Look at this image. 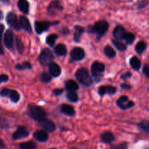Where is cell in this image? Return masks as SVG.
Listing matches in <instances>:
<instances>
[{
    "label": "cell",
    "mask_w": 149,
    "mask_h": 149,
    "mask_svg": "<svg viewBox=\"0 0 149 149\" xmlns=\"http://www.w3.org/2000/svg\"><path fill=\"white\" fill-rule=\"evenodd\" d=\"M109 24L106 20H99L96 22L93 26H89L87 28V31L90 33H96L97 38L99 40L108 31Z\"/></svg>",
    "instance_id": "1"
},
{
    "label": "cell",
    "mask_w": 149,
    "mask_h": 149,
    "mask_svg": "<svg viewBox=\"0 0 149 149\" xmlns=\"http://www.w3.org/2000/svg\"><path fill=\"white\" fill-rule=\"evenodd\" d=\"M29 115L34 120L41 122L47 119V113L40 106L36 105H30L29 106Z\"/></svg>",
    "instance_id": "2"
},
{
    "label": "cell",
    "mask_w": 149,
    "mask_h": 149,
    "mask_svg": "<svg viewBox=\"0 0 149 149\" xmlns=\"http://www.w3.org/2000/svg\"><path fill=\"white\" fill-rule=\"evenodd\" d=\"M75 77L77 81L85 87H90L93 82L89 71L85 68H79L75 73Z\"/></svg>",
    "instance_id": "3"
},
{
    "label": "cell",
    "mask_w": 149,
    "mask_h": 149,
    "mask_svg": "<svg viewBox=\"0 0 149 149\" xmlns=\"http://www.w3.org/2000/svg\"><path fill=\"white\" fill-rule=\"evenodd\" d=\"M91 74L93 79L96 81H100L103 76V73L105 72V66L103 63L98 61H95L91 65Z\"/></svg>",
    "instance_id": "4"
},
{
    "label": "cell",
    "mask_w": 149,
    "mask_h": 149,
    "mask_svg": "<svg viewBox=\"0 0 149 149\" xmlns=\"http://www.w3.org/2000/svg\"><path fill=\"white\" fill-rule=\"evenodd\" d=\"M54 60V56L51 50L48 48H45L42 50L38 58L39 63L42 65H49Z\"/></svg>",
    "instance_id": "5"
},
{
    "label": "cell",
    "mask_w": 149,
    "mask_h": 149,
    "mask_svg": "<svg viewBox=\"0 0 149 149\" xmlns=\"http://www.w3.org/2000/svg\"><path fill=\"white\" fill-rule=\"evenodd\" d=\"M58 21L55 22H48V21H36L34 23L35 31L37 34H41L44 31L48 30L49 27L53 25L58 24Z\"/></svg>",
    "instance_id": "6"
},
{
    "label": "cell",
    "mask_w": 149,
    "mask_h": 149,
    "mask_svg": "<svg viewBox=\"0 0 149 149\" xmlns=\"http://www.w3.org/2000/svg\"><path fill=\"white\" fill-rule=\"evenodd\" d=\"M6 21L9 25V26L16 31H20L21 27L20 25V21L18 20V17L16 15L13 13H9L6 17Z\"/></svg>",
    "instance_id": "7"
},
{
    "label": "cell",
    "mask_w": 149,
    "mask_h": 149,
    "mask_svg": "<svg viewBox=\"0 0 149 149\" xmlns=\"http://www.w3.org/2000/svg\"><path fill=\"white\" fill-rule=\"evenodd\" d=\"M116 105L121 109V110H127L134 106V102L130 100L129 97L126 95L121 96L116 100Z\"/></svg>",
    "instance_id": "8"
},
{
    "label": "cell",
    "mask_w": 149,
    "mask_h": 149,
    "mask_svg": "<svg viewBox=\"0 0 149 149\" xmlns=\"http://www.w3.org/2000/svg\"><path fill=\"white\" fill-rule=\"evenodd\" d=\"M29 135V132L27 130V128L25 127L20 126L18 127L15 132L13 134V139L14 141H18V140L23 139V138H27Z\"/></svg>",
    "instance_id": "9"
},
{
    "label": "cell",
    "mask_w": 149,
    "mask_h": 149,
    "mask_svg": "<svg viewBox=\"0 0 149 149\" xmlns=\"http://www.w3.org/2000/svg\"><path fill=\"white\" fill-rule=\"evenodd\" d=\"M14 34H13V31L8 29L6 31L4 35V46L8 49H12L14 46Z\"/></svg>",
    "instance_id": "10"
},
{
    "label": "cell",
    "mask_w": 149,
    "mask_h": 149,
    "mask_svg": "<svg viewBox=\"0 0 149 149\" xmlns=\"http://www.w3.org/2000/svg\"><path fill=\"white\" fill-rule=\"evenodd\" d=\"M70 57L74 61H82L85 58V51L81 47H74L70 52Z\"/></svg>",
    "instance_id": "11"
},
{
    "label": "cell",
    "mask_w": 149,
    "mask_h": 149,
    "mask_svg": "<svg viewBox=\"0 0 149 149\" xmlns=\"http://www.w3.org/2000/svg\"><path fill=\"white\" fill-rule=\"evenodd\" d=\"M116 87L111 85L101 86L98 89V93L100 96H104L105 95H114L116 93Z\"/></svg>",
    "instance_id": "12"
},
{
    "label": "cell",
    "mask_w": 149,
    "mask_h": 149,
    "mask_svg": "<svg viewBox=\"0 0 149 149\" xmlns=\"http://www.w3.org/2000/svg\"><path fill=\"white\" fill-rule=\"evenodd\" d=\"M39 126L42 128H43L45 131L49 132H54L56 130V127L55 124L52 121L47 119L39 122Z\"/></svg>",
    "instance_id": "13"
},
{
    "label": "cell",
    "mask_w": 149,
    "mask_h": 149,
    "mask_svg": "<svg viewBox=\"0 0 149 149\" xmlns=\"http://www.w3.org/2000/svg\"><path fill=\"white\" fill-rule=\"evenodd\" d=\"M34 138H35V140H37V141L40 143H44L46 142L47 141L49 138L48 136V134L47 132V131H45V130H37L34 133L33 135Z\"/></svg>",
    "instance_id": "14"
},
{
    "label": "cell",
    "mask_w": 149,
    "mask_h": 149,
    "mask_svg": "<svg viewBox=\"0 0 149 149\" xmlns=\"http://www.w3.org/2000/svg\"><path fill=\"white\" fill-rule=\"evenodd\" d=\"M49 73L53 77H59L61 73V67L56 63H51L49 64Z\"/></svg>",
    "instance_id": "15"
},
{
    "label": "cell",
    "mask_w": 149,
    "mask_h": 149,
    "mask_svg": "<svg viewBox=\"0 0 149 149\" xmlns=\"http://www.w3.org/2000/svg\"><path fill=\"white\" fill-rule=\"evenodd\" d=\"M126 32L127 31H126L124 26H121V25H118L114 29L113 31H112V35H113L115 39L120 40V39H123V37H124Z\"/></svg>",
    "instance_id": "16"
},
{
    "label": "cell",
    "mask_w": 149,
    "mask_h": 149,
    "mask_svg": "<svg viewBox=\"0 0 149 149\" xmlns=\"http://www.w3.org/2000/svg\"><path fill=\"white\" fill-rule=\"evenodd\" d=\"M18 7L23 14L28 15L29 13V4L27 0H18Z\"/></svg>",
    "instance_id": "17"
},
{
    "label": "cell",
    "mask_w": 149,
    "mask_h": 149,
    "mask_svg": "<svg viewBox=\"0 0 149 149\" xmlns=\"http://www.w3.org/2000/svg\"><path fill=\"white\" fill-rule=\"evenodd\" d=\"M20 27L24 29L26 31L29 32V33H32V32L30 22L28 20L27 17H26L25 16H21L20 17Z\"/></svg>",
    "instance_id": "18"
},
{
    "label": "cell",
    "mask_w": 149,
    "mask_h": 149,
    "mask_svg": "<svg viewBox=\"0 0 149 149\" xmlns=\"http://www.w3.org/2000/svg\"><path fill=\"white\" fill-rule=\"evenodd\" d=\"M74 35H73V39L75 42H80V37L83 32L85 31V29L80 26H74Z\"/></svg>",
    "instance_id": "19"
},
{
    "label": "cell",
    "mask_w": 149,
    "mask_h": 149,
    "mask_svg": "<svg viewBox=\"0 0 149 149\" xmlns=\"http://www.w3.org/2000/svg\"><path fill=\"white\" fill-rule=\"evenodd\" d=\"M62 9L63 7L60 4L59 1L58 0H54V1H51V4L48 6V11L51 14H53V13H54L57 10H61Z\"/></svg>",
    "instance_id": "20"
},
{
    "label": "cell",
    "mask_w": 149,
    "mask_h": 149,
    "mask_svg": "<svg viewBox=\"0 0 149 149\" xmlns=\"http://www.w3.org/2000/svg\"><path fill=\"white\" fill-rule=\"evenodd\" d=\"M115 140L114 135L110 132H105L101 135V141L104 143L110 144Z\"/></svg>",
    "instance_id": "21"
},
{
    "label": "cell",
    "mask_w": 149,
    "mask_h": 149,
    "mask_svg": "<svg viewBox=\"0 0 149 149\" xmlns=\"http://www.w3.org/2000/svg\"><path fill=\"white\" fill-rule=\"evenodd\" d=\"M61 111L63 113L67 115V116H74V113H75L74 108H73L72 106H70V105H67V104L61 105Z\"/></svg>",
    "instance_id": "22"
},
{
    "label": "cell",
    "mask_w": 149,
    "mask_h": 149,
    "mask_svg": "<svg viewBox=\"0 0 149 149\" xmlns=\"http://www.w3.org/2000/svg\"><path fill=\"white\" fill-rule=\"evenodd\" d=\"M54 52L58 56H65L67 53V47L63 44H58L54 48Z\"/></svg>",
    "instance_id": "23"
},
{
    "label": "cell",
    "mask_w": 149,
    "mask_h": 149,
    "mask_svg": "<svg viewBox=\"0 0 149 149\" xmlns=\"http://www.w3.org/2000/svg\"><path fill=\"white\" fill-rule=\"evenodd\" d=\"M65 88L68 92L76 91L79 88V86L74 80H68L65 82Z\"/></svg>",
    "instance_id": "24"
},
{
    "label": "cell",
    "mask_w": 149,
    "mask_h": 149,
    "mask_svg": "<svg viewBox=\"0 0 149 149\" xmlns=\"http://www.w3.org/2000/svg\"><path fill=\"white\" fill-rule=\"evenodd\" d=\"M19 149H36L37 144L32 141L20 143L18 145Z\"/></svg>",
    "instance_id": "25"
},
{
    "label": "cell",
    "mask_w": 149,
    "mask_h": 149,
    "mask_svg": "<svg viewBox=\"0 0 149 149\" xmlns=\"http://www.w3.org/2000/svg\"><path fill=\"white\" fill-rule=\"evenodd\" d=\"M129 64L130 65H131V68L134 70H135V71L140 70V67H141V63H140V61L136 56H133L132 58L130 59Z\"/></svg>",
    "instance_id": "26"
},
{
    "label": "cell",
    "mask_w": 149,
    "mask_h": 149,
    "mask_svg": "<svg viewBox=\"0 0 149 149\" xmlns=\"http://www.w3.org/2000/svg\"><path fill=\"white\" fill-rule=\"evenodd\" d=\"M7 97H10V99L13 103H16L20 100V94L17 91H15V90H10Z\"/></svg>",
    "instance_id": "27"
},
{
    "label": "cell",
    "mask_w": 149,
    "mask_h": 149,
    "mask_svg": "<svg viewBox=\"0 0 149 149\" xmlns=\"http://www.w3.org/2000/svg\"><path fill=\"white\" fill-rule=\"evenodd\" d=\"M104 52H105V55L109 58H113L116 55L115 51L110 45H107V46L105 47V48H104Z\"/></svg>",
    "instance_id": "28"
},
{
    "label": "cell",
    "mask_w": 149,
    "mask_h": 149,
    "mask_svg": "<svg viewBox=\"0 0 149 149\" xmlns=\"http://www.w3.org/2000/svg\"><path fill=\"white\" fill-rule=\"evenodd\" d=\"M138 127L140 128V130L143 131V132L149 135V121L148 120H143L140 122V123L137 125Z\"/></svg>",
    "instance_id": "29"
},
{
    "label": "cell",
    "mask_w": 149,
    "mask_h": 149,
    "mask_svg": "<svg viewBox=\"0 0 149 149\" xmlns=\"http://www.w3.org/2000/svg\"><path fill=\"white\" fill-rule=\"evenodd\" d=\"M134 39H135V35L132 33H129V32H126L123 37V40L125 41L127 45H131Z\"/></svg>",
    "instance_id": "30"
},
{
    "label": "cell",
    "mask_w": 149,
    "mask_h": 149,
    "mask_svg": "<svg viewBox=\"0 0 149 149\" xmlns=\"http://www.w3.org/2000/svg\"><path fill=\"white\" fill-rule=\"evenodd\" d=\"M67 99L71 103H76L78 100V95L75 91H71L68 92L67 94Z\"/></svg>",
    "instance_id": "31"
},
{
    "label": "cell",
    "mask_w": 149,
    "mask_h": 149,
    "mask_svg": "<svg viewBox=\"0 0 149 149\" xmlns=\"http://www.w3.org/2000/svg\"><path fill=\"white\" fill-rule=\"evenodd\" d=\"M112 43L118 50L125 51L126 49H127V46H126L124 43H122V42H120L119 40H118V39H112Z\"/></svg>",
    "instance_id": "32"
},
{
    "label": "cell",
    "mask_w": 149,
    "mask_h": 149,
    "mask_svg": "<svg viewBox=\"0 0 149 149\" xmlns=\"http://www.w3.org/2000/svg\"><path fill=\"white\" fill-rule=\"evenodd\" d=\"M146 47H147V45H146L145 42H139L135 46V50L138 54H141L145 50Z\"/></svg>",
    "instance_id": "33"
},
{
    "label": "cell",
    "mask_w": 149,
    "mask_h": 149,
    "mask_svg": "<svg viewBox=\"0 0 149 149\" xmlns=\"http://www.w3.org/2000/svg\"><path fill=\"white\" fill-rule=\"evenodd\" d=\"M40 81L43 83H48L51 81V75L47 72H42L39 77Z\"/></svg>",
    "instance_id": "34"
},
{
    "label": "cell",
    "mask_w": 149,
    "mask_h": 149,
    "mask_svg": "<svg viewBox=\"0 0 149 149\" xmlns=\"http://www.w3.org/2000/svg\"><path fill=\"white\" fill-rule=\"evenodd\" d=\"M58 39V36L56 34H51L49 36H47L46 38V43L48 44L49 46L53 47L55 44L56 41Z\"/></svg>",
    "instance_id": "35"
},
{
    "label": "cell",
    "mask_w": 149,
    "mask_h": 149,
    "mask_svg": "<svg viewBox=\"0 0 149 149\" xmlns=\"http://www.w3.org/2000/svg\"><path fill=\"white\" fill-rule=\"evenodd\" d=\"M15 47L16 49H18V51L20 54L23 53V51H24V46H23V42H21L20 38H18V36L15 37Z\"/></svg>",
    "instance_id": "36"
},
{
    "label": "cell",
    "mask_w": 149,
    "mask_h": 149,
    "mask_svg": "<svg viewBox=\"0 0 149 149\" xmlns=\"http://www.w3.org/2000/svg\"><path fill=\"white\" fill-rule=\"evenodd\" d=\"M32 65L29 62H24L22 64H17L15 65V69L20 70V71H23L26 69H31Z\"/></svg>",
    "instance_id": "37"
},
{
    "label": "cell",
    "mask_w": 149,
    "mask_h": 149,
    "mask_svg": "<svg viewBox=\"0 0 149 149\" xmlns=\"http://www.w3.org/2000/svg\"><path fill=\"white\" fill-rule=\"evenodd\" d=\"M127 148H128V143L127 142H123L118 145L114 146L112 149H127Z\"/></svg>",
    "instance_id": "38"
},
{
    "label": "cell",
    "mask_w": 149,
    "mask_h": 149,
    "mask_svg": "<svg viewBox=\"0 0 149 149\" xmlns=\"http://www.w3.org/2000/svg\"><path fill=\"white\" fill-rule=\"evenodd\" d=\"M9 80V77L6 74H0V84L1 83L7 82Z\"/></svg>",
    "instance_id": "39"
},
{
    "label": "cell",
    "mask_w": 149,
    "mask_h": 149,
    "mask_svg": "<svg viewBox=\"0 0 149 149\" xmlns=\"http://www.w3.org/2000/svg\"><path fill=\"white\" fill-rule=\"evenodd\" d=\"M143 73H144L145 75L148 78H149V65H145L144 66H143Z\"/></svg>",
    "instance_id": "40"
},
{
    "label": "cell",
    "mask_w": 149,
    "mask_h": 149,
    "mask_svg": "<svg viewBox=\"0 0 149 149\" xmlns=\"http://www.w3.org/2000/svg\"><path fill=\"white\" fill-rule=\"evenodd\" d=\"M148 4V3L146 2L145 1H140L137 2V7L139 9H142V8H144L146 5Z\"/></svg>",
    "instance_id": "41"
},
{
    "label": "cell",
    "mask_w": 149,
    "mask_h": 149,
    "mask_svg": "<svg viewBox=\"0 0 149 149\" xmlns=\"http://www.w3.org/2000/svg\"><path fill=\"white\" fill-rule=\"evenodd\" d=\"M63 93H64V90H63V89H55V90H53V93L56 96L60 95L62 94Z\"/></svg>",
    "instance_id": "42"
},
{
    "label": "cell",
    "mask_w": 149,
    "mask_h": 149,
    "mask_svg": "<svg viewBox=\"0 0 149 149\" xmlns=\"http://www.w3.org/2000/svg\"><path fill=\"white\" fill-rule=\"evenodd\" d=\"M131 77V73L129 71V72H126L125 74H123V75L121 76V79H122L123 80H124V81H125V80H127V79L130 78Z\"/></svg>",
    "instance_id": "43"
},
{
    "label": "cell",
    "mask_w": 149,
    "mask_h": 149,
    "mask_svg": "<svg viewBox=\"0 0 149 149\" xmlns=\"http://www.w3.org/2000/svg\"><path fill=\"white\" fill-rule=\"evenodd\" d=\"M120 87L123 90H131V86L129 85L128 84H120Z\"/></svg>",
    "instance_id": "44"
},
{
    "label": "cell",
    "mask_w": 149,
    "mask_h": 149,
    "mask_svg": "<svg viewBox=\"0 0 149 149\" xmlns=\"http://www.w3.org/2000/svg\"><path fill=\"white\" fill-rule=\"evenodd\" d=\"M4 25L1 24V23H0V38H1V36H2L3 32H4Z\"/></svg>",
    "instance_id": "45"
},
{
    "label": "cell",
    "mask_w": 149,
    "mask_h": 149,
    "mask_svg": "<svg viewBox=\"0 0 149 149\" xmlns=\"http://www.w3.org/2000/svg\"><path fill=\"white\" fill-rule=\"evenodd\" d=\"M4 54V48H3L2 44H1V38H0V55H3Z\"/></svg>",
    "instance_id": "46"
},
{
    "label": "cell",
    "mask_w": 149,
    "mask_h": 149,
    "mask_svg": "<svg viewBox=\"0 0 149 149\" xmlns=\"http://www.w3.org/2000/svg\"><path fill=\"white\" fill-rule=\"evenodd\" d=\"M5 144H4V141H2V140L1 139V138H0V148H1V149H4L5 148Z\"/></svg>",
    "instance_id": "47"
},
{
    "label": "cell",
    "mask_w": 149,
    "mask_h": 149,
    "mask_svg": "<svg viewBox=\"0 0 149 149\" xmlns=\"http://www.w3.org/2000/svg\"><path fill=\"white\" fill-rule=\"evenodd\" d=\"M3 17H4V14H3V12L0 10V20H2Z\"/></svg>",
    "instance_id": "48"
},
{
    "label": "cell",
    "mask_w": 149,
    "mask_h": 149,
    "mask_svg": "<svg viewBox=\"0 0 149 149\" xmlns=\"http://www.w3.org/2000/svg\"><path fill=\"white\" fill-rule=\"evenodd\" d=\"M0 2H3V3H7V2H8V0H0Z\"/></svg>",
    "instance_id": "49"
},
{
    "label": "cell",
    "mask_w": 149,
    "mask_h": 149,
    "mask_svg": "<svg viewBox=\"0 0 149 149\" xmlns=\"http://www.w3.org/2000/svg\"><path fill=\"white\" fill-rule=\"evenodd\" d=\"M145 149H149V147H145Z\"/></svg>",
    "instance_id": "50"
},
{
    "label": "cell",
    "mask_w": 149,
    "mask_h": 149,
    "mask_svg": "<svg viewBox=\"0 0 149 149\" xmlns=\"http://www.w3.org/2000/svg\"><path fill=\"white\" fill-rule=\"evenodd\" d=\"M70 149H77V148H70Z\"/></svg>",
    "instance_id": "51"
},
{
    "label": "cell",
    "mask_w": 149,
    "mask_h": 149,
    "mask_svg": "<svg viewBox=\"0 0 149 149\" xmlns=\"http://www.w3.org/2000/svg\"><path fill=\"white\" fill-rule=\"evenodd\" d=\"M51 149H56V148H51Z\"/></svg>",
    "instance_id": "52"
},
{
    "label": "cell",
    "mask_w": 149,
    "mask_h": 149,
    "mask_svg": "<svg viewBox=\"0 0 149 149\" xmlns=\"http://www.w3.org/2000/svg\"><path fill=\"white\" fill-rule=\"evenodd\" d=\"M148 90H149V88H148Z\"/></svg>",
    "instance_id": "53"
}]
</instances>
